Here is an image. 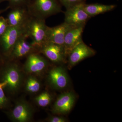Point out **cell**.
<instances>
[{"label":"cell","instance_id":"obj_1","mask_svg":"<svg viewBox=\"0 0 122 122\" xmlns=\"http://www.w3.org/2000/svg\"><path fill=\"white\" fill-rule=\"evenodd\" d=\"M46 19L33 16L30 18L26 25V34L31 39L33 45L39 50L46 42V32L48 26Z\"/></svg>","mask_w":122,"mask_h":122},{"label":"cell","instance_id":"obj_2","mask_svg":"<svg viewBox=\"0 0 122 122\" xmlns=\"http://www.w3.org/2000/svg\"><path fill=\"white\" fill-rule=\"evenodd\" d=\"M26 7L31 16L45 19L62 11L57 0H30Z\"/></svg>","mask_w":122,"mask_h":122},{"label":"cell","instance_id":"obj_3","mask_svg":"<svg viewBox=\"0 0 122 122\" xmlns=\"http://www.w3.org/2000/svg\"><path fill=\"white\" fill-rule=\"evenodd\" d=\"M85 4L82 2L66 9L64 22L74 27H85L91 18L84 9Z\"/></svg>","mask_w":122,"mask_h":122},{"label":"cell","instance_id":"obj_4","mask_svg":"<svg viewBox=\"0 0 122 122\" xmlns=\"http://www.w3.org/2000/svg\"><path fill=\"white\" fill-rule=\"evenodd\" d=\"M26 25L20 27L9 26L5 32L0 37V44L5 52L9 54L10 55L18 40L26 34Z\"/></svg>","mask_w":122,"mask_h":122},{"label":"cell","instance_id":"obj_5","mask_svg":"<svg viewBox=\"0 0 122 122\" xmlns=\"http://www.w3.org/2000/svg\"><path fill=\"white\" fill-rule=\"evenodd\" d=\"M95 51L82 41L73 49L68 55L69 67H72L87 58L93 56Z\"/></svg>","mask_w":122,"mask_h":122},{"label":"cell","instance_id":"obj_6","mask_svg":"<svg viewBox=\"0 0 122 122\" xmlns=\"http://www.w3.org/2000/svg\"><path fill=\"white\" fill-rule=\"evenodd\" d=\"M39 52L55 63L64 62L66 58L63 46L51 42L45 43L40 49Z\"/></svg>","mask_w":122,"mask_h":122},{"label":"cell","instance_id":"obj_7","mask_svg":"<svg viewBox=\"0 0 122 122\" xmlns=\"http://www.w3.org/2000/svg\"><path fill=\"white\" fill-rule=\"evenodd\" d=\"M73 28L75 27L65 22L54 27L48 26L46 32V42H51L63 46L66 33Z\"/></svg>","mask_w":122,"mask_h":122},{"label":"cell","instance_id":"obj_8","mask_svg":"<svg viewBox=\"0 0 122 122\" xmlns=\"http://www.w3.org/2000/svg\"><path fill=\"white\" fill-rule=\"evenodd\" d=\"M11 9L7 18L9 26L13 27L25 26L30 16L27 7H17Z\"/></svg>","mask_w":122,"mask_h":122},{"label":"cell","instance_id":"obj_9","mask_svg":"<svg viewBox=\"0 0 122 122\" xmlns=\"http://www.w3.org/2000/svg\"><path fill=\"white\" fill-rule=\"evenodd\" d=\"M75 96L72 92L61 94L55 103L52 109L54 113L63 114L71 110L75 102Z\"/></svg>","mask_w":122,"mask_h":122},{"label":"cell","instance_id":"obj_10","mask_svg":"<svg viewBox=\"0 0 122 122\" xmlns=\"http://www.w3.org/2000/svg\"><path fill=\"white\" fill-rule=\"evenodd\" d=\"M85 27H75L70 30L66 33L63 46L66 57L79 44L82 42V35Z\"/></svg>","mask_w":122,"mask_h":122},{"label":"cell","instance_id":"obj_11","mask_svg":"<svg viewBox=\"0 0 122 122\" xmlns=\"http://www.w3.org/2000/svg\"><path fill=\"white\" fill-rule=\"evenodd\" d=\"M28 38L27 34H26L18 40L10 54L11 58L16 59L26 55L28 56L30 54L34 53L33 52L35 50H38L31 42L30 43L27 41V39Z\"/></svg>","mask_w":122,"mask_h":122},{"label":"cell","instance_id":"obj_12","mask_svg":"<svg viewBox=\"0 0 122 122\" xmlns=\"http://www.w3.org/2000/svg\"><path fill=\"white\" fill-rule=\"evenodd\" d=\"M49 78L51 85L58 89H64L69 83L68 75L65 70L61 66L51 70L49 74Z\"/></svg>","mask_w":122,"mask_h":122},{"label":"cell","instance_id":"obj_13","mask_svg":"<svg viewBox=\"0 0 122 122\" xmlns=\"http://www.w3.org/2000/svg\"><path fill=\"white\" fill-rule=\"evenodd\" d=\"M48 62L44 57L36 53L29 55L25 63V68L30 73L41 72L45 68Z\"/></svg>","mask_w":122,"mask_h":122},{"label":"cell","instance_id":"obj_14","mask_svg":"<svg viewBox=\"0 0 122 122\" xmlns=\"http://www.w3.org/2000/svg\"><path fill=\"white\" fill-rule=\"evenodd\" d=\"M32 112L31 107L25 102H20L15 106L12 112L14 120L19 122H25L30 120Z\"/></svg>","mask_w":122,"mask_h":122},{"label":"cell","instance_id":"obj_15","mask_svg":"<svg viewBox=\"0 0 122 122\" xmlns=\"http://www.w3.org/2000/svg\"><path fill=\"white\" fill-rule=\"evenodd\" d=\"M17 66L13 65L7 70L5 76V80L7 82V85L11 90H16L20 86L21 76Z\"/></svg>","mask_w":122,"mask_h":122},{"label":"cell","instance_id":"obj_16","mask_svg":"<svg viewBox=\"0 0 122 122\" xmlns=\"http://www.w3.org/2000/svg\"><path fill=\"white\" fill-rule=\"evenodd\" d=\"M116 7V5H105L99 4H85L84 6L85 11L91 18L112 11Z\"/></svg>","mask_w":122,"mask_h":122},{"label":"cell","instance_id":"obj_17","mask_svg":"<svg viewBox=\"0 0 122 122\" xmlns=\"http://www.w3.org/2000/svg\"><path fill=\"white\" fill-rule=\"evenodd\" d=\"M52 99V96L50 94L46 92L38 96L35 99L40 106L44 107L50 104Z\"/></svg>","mask_w":122,"mask_h":122},{"label":"cell","instance_id":"obj_18","mask_svg":"<svg viewBox=\"0 0 122 122\" xmlns=\"http://www.w3.org/2000/svg\"><path fill=\"white\" fill-rule=\"evenodd\" d=\"M26 87L28 91L35 93L39 91L40 89V84L36 78L30 77L27 81Z\"/></svg>","mask_w":122,"mask_h":122},{"label":"cell","instance_id":"obj_19","mask_svg":"<svg viewBox=\"0 0 122 122\" xmlns=\"http://www.w3.org/2000/svg\"><path fill=\"white\" fill-rule=\"evenodd\" d=\"M9 9L16 7H26L30 0H8Z\"/></svg>","mask_w":122,"mask_h":122},{"label":"cell","instance_id":"obj_20","mask_svg":"<svg viewBox=\"0 0 122 122\" xmlns=\"http://www.w3.org/2000/svg\"><path fill=\"white\" fill-rule=\"evenodd\" d=\"M7 82L5 81L0 83V107L4 106L7 102L3 89L7 86Z\"/></svg>","mask_w":122,"mask_h":122},{"label":"cell","instance_id":"obj_21","mask_svg":"<svg viewBox=\"0 0 122 122\" xmlns=\"http://www.w3.org/2000/svg\"><path fill=\"white\" fill-rule=\"evenodd\" d=\"M61 3L64 5L66 9L69 8L80 3L85 2L84 0H59Z\"/></svg>","mask_w":122,"mask_h":122},{"label":"cell","instance_id":"obj_22","mask_svg":"<svg viewBox=\"0 0 122 122\" xmlns=\"http://www.w3.org/2000/svg\"><path fill=\"white\" fill-rule=\"evenodd\" d=\"M7 19L0 17V37L4 34L9 26Z\"/></svg>","mask_w":122,"mask_h":122},{"label":"cell","instance_id":"obj_23","mask_svg":"<svg viewBox=\"0 0 122 122\" xmlns=\"http://www.w3.org/2000/svg\"><path fill=\"white\" fill-rule=\"evenodd\" d=\"M49 121L50 122H65L66 120L63 117L55 116L50 118Z\"/></svg>","mask_w":122,"mask_h":122},{"label":"cell","instance_id":"obj_24","mask_svg":"<svg viewBox=\"0 0 122 122\" xmlns=\"http://www.w3.org/2000/svg\"><path fill=\"white\" fill-rule=\"evenodd\" d=\"M8 0H0V3L3 2V1H8Z\"/></svg>","mask_w":122,"mask_h":122}]
</instances>
